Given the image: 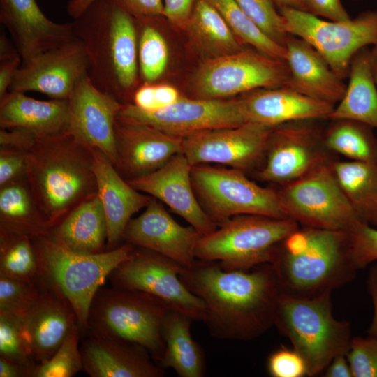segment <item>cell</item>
I'll list each match as a JSON object with an SVG mask.
<instances>
[{
    "mask_svg": "<svg viewBox=\"0 0 377 377\" xmlns=\"http://www.w3.org/2000/svg\"><path fill=\"white\" fill-rule=\"evenodd\" d=\"M0 377H33V371L22 364L0 357Z\"/></svg>",
    "mask_w": 377,
    "mask_h": 377,
    "instance_id": "cell-55",
    "label": "cell"
},
{
    "mask_svg": "<svg viewBox=\"0 0 377 377\" xmlns=\"http://www.w3.org/2000/svg\"><path fill=\"white\" fill-rule=\"evenodd\" d=\"M371 67L374 82L377 85V46L371 49Z\"/></svg>",
    "mask_w": 377,
    "mask_h": 377,
    "instance_id": "cell-59",
    "label": "cell"
},
{
    "mask_svg": "<svg viewBox=\"0 0 377 377\" xmlns=\"http://www.w3.org/2000/svg\"><path fill=\"white\" fill-rule=\"evenodd\" d=\"M234 1L263 32L284 46L288 34L284 31L282 15L270 0Z\"/></svg>",
    "mask_w": 377,
    "mask_h": 377,
    "instance_id": "cell-41",
    "label": "cell"
},
{
    "mask_svg": "<svg viewBox=\"0 0 377 377\" xmlns=\"http://www.w3.org/2000/svg\"><path fill=\"white\" fill-rule=\"evenodd\" d=\"M191 177L200 206L218 227L237 215L287 218L277 191L259 186L242 170L202 164L192 166Z\"/></svg>",
    "mask_w": 377,
    "mask_h": 377,
    "instance_id": "cell-9",
    "label": "cell"
},
{
    "mask_svg": "<svg viewBox=\"0 0 377 377\" xmlns=\"http://www.w3.org/2000/svg\"><path fill=\"white\" fill-rule=\"evenodd\" d=\"M267 369L272 377L308 376V369L304 358L293 348L283 346L269 355Z\"/></svg>",
    "mask_w": 377,
    "mask_h": 377,
    "instance_id": "cell-46",
    "label": "cell"
},
{
    "mask_svg": "<svg viewBox=\"0 0 377 377\" xmlns=\"http://www.w3.org/2000/svg\"><path fill=\"white\" fill-rule=\"evenodd\" d=\"M22 64L20 55L0 61V99L9 92L14 75Z\"/></svg>",
    "mask_w": 377,
    "mask_h": 377,
    "instance_id": "cell-52",
    "label": "cell"
},
{
    "mask_svg": "<svg viewBox=\"0 0 377 377\" xmlns=\"http://www.w3.org/2000/svg\"><path fill=\"white\" fill-rule=\"evenodd\" d=\"M0 22L8 31L22 64L77 38L72 22L51 20L36 0H0Z\"/></svg>",
    "mask_w": 377,
    "mask_h": 377,
    "instance_id": "cell-23",
    "label": "cell"
},
{
    "mask_svg": "<svg viewBox=\"0 0 377 377\" xmlns=\"http://www.w3.org/2000/svg\"><path fill=\"white\" fill-rule=\"evenodd\" d=\"M317 121L300 119L273 127L257 178L283 186L331 163L334 159Z\"/></svg>",
    "mask_w": 377,
    "mask_h": 377,
    "instance_id": "cell-13",
    "label": "cell"
},
{
    "mask_svg": "<svg viewBox=\"0 0 377 377\" xmlns=\"http://www.w3.org/2000/svg\"><path fill=\"white\" fill-rule=\"evenodd\" d=\"M331 165L339 186L360 219L368 223L377 210V163L334 159Z\"/></svg>",
    "mask_w": 377,
    "mask_h": 377,
    "instance_id": "cell-34",
    "label": "cell"
},
{
    "mask_svg": "<svg viewBox=\"0 0 377 377\" xmlns=\"http://www.w3.org/2000/svg\"><path fill=\"white\" fill-rule=\"evenodd\" d=\"M278 9L290 8L306 11L304 0H270Z\"/></svg>",
    "mask_w": 377,
    "mask_h": 377,
    "instance_id": "cell-58",
    "label": "cell"
},
{
    "mask_svg": "<svg viewBox=\"0 0 377 377\" xmlns=\"http://www.w3.org/2000/svg\"><path fill=\"white\" fill-rule=\"evenodd\" d=\"M0 228L27 235L31 239L46 236L51 229L26 177L0 186Z\"/></svg>",
    "mask_w": 377,
    "mask_h": 377,
    "instance_id": "cell-32",
    "label": "cell"
},
{
    "mask_svg": "<svg viewBox=\"0 0 377 377\" xmlns=\"http://www.w3.org/2000/svg\"><path fill=\"white\" fill-rule=\"evenodd\" d=\"M272 128L246 122L198 132L183 138L182 153L192 166L216 163L246 173L263 161Z\"/></svg>",
    "mask_w": 377,
    "mask_h": 377,
    "instance_id": "cell-16",
    "label": "cell"
},
{
    "mask_svg": "<svg viewBox=\"0 0 377 377\" xmlns=\"http://www.w3.org/2000/svg\"><path fill=\"white\" fill-rule=\"evenodd\" d=\"M170 309L160 298L145 292L101 286L90 304L86 336L137 343L160 365L165 350L163 327Z\"/></svg>",
    "mask_w": 377,
    "mask_h": 377,
    "instance_id": "cell-6",
    "label": "cell"
},
{
    "mask_svg": "<svg viewBox=\"0 0 377 377\" xmlns=\"http://www.w3.org/2000/svg\"><path fill=\"white\" fill-rule=\"evenodd\" d=\"M68 100L40 101L9 91L0 99V128L19 129L36 138L66 131Z\"/></svg>",
    "mask_w": 377,
    "mask_h": 377,
    "instance_id": "cell-28",
    "label": "cell"
},
{
    "mask_svg": "<svg viewBox=\"0 0 377 377\" xmlns=\"http://www.w3.org/2000/svg\"><path fill=\"white\" fill-rule=\"evenodd\" d=\"M39 267L32 239L0 228V276L36 281Z\"/></svg>",
    "mask_w": 377,
    "mask_h": 377,
    "instance_id": "cell-36",
    "label": "cell"
},
{
    "mask_svg": "<svg viewBox=\"0 0 377 377\" xmlns=\"http://www.w3.org/2000/svg\"><path fill=\"white\" fill-rule=\"evenodd\" d=\"M180 97L170 85L144 83L135 91L131 103L145 111H156L172 105Z\"/></svg>",
    "mask_w": 377,
    "mask_h": 377,
    "instance_id": "cell-45",
    "label": "cell"
},
{
    "mask_svg": "<svg viewBox=\"0 0 377 377\" xmlns=\"http://www.w3.org/2000/svg\"><path fill=\"white\" fill-rule=\"evenodd\" d=\"M81 336L79 326L76 324L54 355L36 364L33 377H72L82 371L79 346Z\"/></svg>",
    "mask_w": 377,
    "mask_h": 377,
    "instance_id": "cell-39",
    "label": "cell"
},
{
    "mask_svg": "<svg viewBox=\"0 0 377 377\" xmlns=\"http://www.w3.org/2000/svg\"><path fill=\"white\" fill-rule=\"evenodd\" d=\"M89 65L84 47L76 38L22 64L9 91H36L51 99L68 100L78 81L87 74Z\"/></svg>",
    "mask_w": 377,
    "mask_h": 377,
    "instance_id": "cell-17",
    "label": "cell"
},
{
    "mask_svg": "<svg viewBox=\"0 0 377 377\" xmlns=\"http://www.w3.org/2000/svg\"><path fill=\"white\" fill-rule=\"evenodd\" d=\"M27 169V153L0 148V186L24 178Z\"/></svg>",
    "mask_w": 377,
    "mask_h": 377,
    "instance_id": "cell-47",
    "label": "cell"
},
{
    "mask_svg": "<svg viewBox=\"0 0 377 377\" xmlns=\"http://www.w3.org/2000/svg\"><path fill=\"white\" fill-rule=\"evenodd\" d=\"M0 357L34 371L36 362L25 334L22 317L0 313Z\"/></svg>",
    "mask_w": 377,
    "mask_h": 377,
    "instance_id": "cell-40",
    "label": "cell"
},
{
    "mask_svg": "<svg viewBox=\"0 0 377 377\" xmlns=\"http://www.w3.org/2000/svg\"><path fill=\"white\" fill-rule=\"evenodd\" d=\"M368 223L370 224L372 226H374V227L377 228V210L375 212V213L370 218Z\"/></svg>",
    "mask_w": 377,
    "mask_h": 377,
    "instance_id": "cell-60",
    "label": "cell"
},
{
    "mask_svg": "<svg viewBox=\"0 0 377 377\" xmlns=\"http://www.w3.org/2000/svg\"><path fill=\"white\" fill-rule=\"evenodd\" d=\"M332 162L281 186L278 197L286 217L303 227L348 232L362 221L339 186Z\"/></svg>",
    "mask_w": 377,
    "mask_h": 377,
    "instance_id": "cell-11",
    "label": "cell"
},
{
    "mask_svg": "<svg viewBox=\"0 0 377 377\" xmlns=\"http://www.w3.org/2000/svg\"><path fill=\"white\" fill-rule=\"evenodd\" d=\"M72 23L91 82L120 103H132L139 71L135 19L114 0H95Z\"/></svg>",
    "mask_w": 377,
    "mask_h": 377,
    "instance_id": "cell-2",
    "label": "cell"
},
{
    "mask_svg": "<svg viewBox=\"0 0 377 377\" xmlns=\"http://www.w3.org/2000/svg\"><path fill=\"white\" fill-rule=\"evenodd\" d=\"M82 371L91 377H162L161 367L142 346L113 337L87 335L80 346Z\"/></svg>",
    "mask_w": 377,
    "mask_h": 377,
    "instance_id": "cell-24",
    "label": "cell"
},
{
    "mask_svg": "<svg viewBox=\"0 0 377 377\" xmlns=\"http://www.w3.org/2000/svg\"><path fill=\"white\" fill-rule=\"evenodd\" d=\"M95 0H68L66 10L73 20L79 17Z\"/></svg>",
    "mask_w": 377,
    "mask_h": 377,
    "instance_id": "cell-57",
    "label": "cell"
},
{
    "mask_svg": "<svg viewBox=\"0 0 377 377\" xmlns=\"http://www.w3.org/2000/svg\"><path fill=\"white\" fill-rule=\"evenodd\" d=\"M93 168L107 223L105 251H111L121 245L124 230L132 216L145 208L151 197L131 186L109 158L96 149Z\"/></svg>",
    "mask_w": 377,
    "mask_h": 377,
    "instance_id": "cell-25",
    "label": "cell"
},
{
    "mask_svg": "<svg viewBox=\"0 0 377 377\" xmlns=\"http://www.w3.org/2000/svg\"><path fill=\"white\" fill-rule=\"evenodd\" d=\"M46 237L76 253L96 254L105 251L107 223L98 193L52 227Z\"/></svg>",
    "mask_w": 377,
    "mask_h": 377,
    "instance_id": "cell-29",
    "label": "cell"
},
{
    "mask_svg": "<svg viewBox=\"0 0 377 377\" xmlns=\"http://www.w3.org/2000/svg\"><path fill=\"white\" fill-rule=\"evenodd\" d=\"M248 122L273 128L300 119H328L334 105L287 86L260 88L240 97Z\"/></svg>",
    "mask_w": 377,
    "mask_h": 377,
    "instance_id": "cell-27",
    "label": "cell"
},
{
    "mask_svg": "<svg viewBox=\"0 0 377 377\" xmlns=\"http://www.w3.org/2000/svg\"><path fill=\"white\" fill-rule=\"evenodd\" d=\"M182 266L154 251L134 246L130 256L109 274L114 287L145 292L165 302L193 320H203L205 304L181 281Z\"/></svg>",
    "mask_w": 377,
    "mask_h": 377,
    "instance_id": "cell-14",
    "label": "cell"
},
{
    "mask_svg": "<svg viewBox=\"0 0 377 377\" xmlns=\"http://www.w3.org/2000/svg\"><path fill=\"white\" fill-rule=\"evenodd\" d=\"M40 292L22 317L24 329L37 364L50 359L77 323L75 310L61 290L39 278Z\"/></svg>",
    "mask_w": 377,
    "mask_h": 377,
    "instance_id": "cell-22",
    "label": "cell"
},
{
    "mask_svg": "<svg viewBox=\"0 0 377 377\" xmlns=\"http://www.w3.org/2000/svg\"><path fill=\"white\" fill-rule=\"evenodd\" d=\"M121 103L98 89L87 74L77 83L68 99L66 131L116 161L114 124Z\"/></svg>",
    "mask_w": 377,
    "mask_h": 377,
    "instance_id": "cell-18",
    "label": "cell"
},
{
    "mask_svg": "<svg viewBox=\"0 0 377 377\" xmlns=\"http://www.w3.org/2000/svg\"><path fill=\"white\" fill-rule=\"evenodd\" d=\"M367 286L373 304V317L369 327L368 335L377 339V261L369 269Z\"/></svg>",
    "mask_w": 377,
    "mask_h": 377,
    "instance_id": "cell-53",
    "label": "cell"
},
{
    "mask_svg": "<svg viewBox=\"0 0 377 377\" xmlns=\"http://www.w3.org/2000/svg\"><path fill=\"white\" fill-rule=\"evenodd\" d=\"M116 170L126 180L149 175L182 152L183 138L152 126L117 118Z\"/></svg>",
    "mask_w": 377,
    "mask_h": 377,
    "instance_id": "cell-19",
    "label": "cell"
},
{
    "mask_svg": "<svg viewBox=\"0 0 377 377\" xmlns=\"http://www.w3.org/2000/svg\"><path fill=\"white\" fill-rule=\"evenodd\" d=\"M179 276L204 302L202 321L213 337L251 341L274 325L281 290L271 263L226 271L217 262L196 259Z\"/></svg>",
    "mask_w": 377,
    "mask_h": 377,
    "instance_id": "cell-1",
    "label": "cell"
},
{
    "mask_svg": "<svg viewBox=\"0 0 377 377\" xmlns=\"http://www.w3.org/2000/svg\"><path fill=\"white\" fill-rule=\"evenodd\" d=\"M330 121L323 131L324 142L330 152L348 160L377 163V139L371 127L348 119Z\"/></svg>",
    "mask_w": 377,
    "mask_h": 377,
    "instance_id": "cell-35",
    "label": "cell"
},
{
    "mask_svg": "<svg viewBox=\"0 0 377 377\" xmlns=\"http://www.w3.org/2000/svg\"><path fill=\"white\" fill-rule=\"evenodd\" d=\"M353 377H377V339L353 337L346 355Z\"/></svg>",
    "mask_w": 377,
    "mask_h": 377,
    "instance_id": "cell-44",
    "label": "cell"
},
{
    "mask_svg": "<svg viewBox=\"0 0 377 377\" xmlns=\"http://www.w3.org/2000/svg\"><path fill=\"white\" fill-rule=\"evenodd\" d=\"M39 292L37 281L25 282L0 276V313L23 317Z\"/></svg>",
    "mask_w": 377,
    "mask_h": 377,
    "instance_id": "cell-42",
    "label": "cell"
},
{
    "mask_svg": "<svg viewBox=\"0 0 377 377\" xmlns=\"http://www.w3.org/2000/svg\"><path fill=\"white\" fill-rule=\"evenodd\" d=\"M346 91L328 119H348L377 129V89L371 67V48L360 50L352 58Z\"/></svg>",
    "mask_w": 377,
    "mask_h": 377,
    "instance_id": "cell-30",
    "label": "cell"
},
{
    "mask_svg": "<svg viewBox=\"0 0 377 377\" xmlns=\"http://www.w3.org/2000/svg\"><path fill=\"white\" fill-rule=\"evenodd\" d=\"M200 237L193 226L178 223L162 203L151 197L144 212L128 223L123 241L157 252L187 267L196 260L195 249Z\"/></svg>",
    "mask_w": 377,
    "mask_h": 377,
    "instance_id": "cell-20",
    "label": "cell"
},
{
    "mask_svg": "<svg viewBox=\"0 0 377 377\" xmlns=\"http://www.w3.org/2000/svg\"><path fill=\"white\" fill-rule=\"evenodd\" d=\"M17 55H20V54L14 43L7 37L4 31H1L0 34V61L8 59Z\"/></svg>",
    "mask_w": 377,
    "mask_h": 377,
    "instance_id": "cell-56",
    "label": "cell"
},
{
    "mask_svg": "<svg viewBox=\"0 0 377 377\" xmlns=\"http://www.w3.org/2000/svg\"><path fill=\"white\" fill-rule=\"evenodd\" d=\"M279 11L286 33L312 45L343 80L348 77L353 57L363 47L377 46V9L342 21L328 20L295 9Z\"/></svg>",
    "mask_w": 377,
    "mask_h": 377,
    "instance_id": "cell-10",
    "label": "cell"
},
{
    "mask_svg": "<svg viewBox=\"0 0 377 377\" xmlns=\"http://www.w3.org/2000/svg\"><path fill=\"white\" fill-rule=\"evenodd\" d=\"M163 17L172 25L185 28L198 0H163Z\"/></svg>",
    "mask_w": 377,
    "mask_h": 377,
    "instance_id": "cell-50",
    "label": "cell"
},
{
    "mask_svg": "<svg viewBox=\"0 0 377 377\" xmlns=\"http://www.w3.org/2000/svg\"><path fill=\"white\" fill-rule=\"evenodd\" d=\"M135 19L163 17V0H114Z\"/></svg>",
    "mask_w": 377,
    "mask_h": 377,
    "instance_id": "cell-49",
    "label": "cell"
},
{
    "mask_svg": "<svg viewBox=\"0 0 377 377\" xmlns=\"http://www.w3.org/2000/svg\"><path fill=\"white\" fill-rule=\"evenodd\" d=\"M36 138L19 129H0V148L28 153L34 145Z\"/></svg>",
    "mask_w": 377,
    "mask_h": 377,
    "instance_id": "cell-51",
    "label": "cell"
},
{
    "mask_svg": "<svg viewBox=\"0 0 377 377\" xmlns=\"http://www.w3.org/2000/svg\"><path fill=\"white\" fill-rule=\"evenodd\" d=\"M117 118L146 124L181 138L248 122L240 98L226 100L181 96L172 105L156 111L140 110L131 103H122Z\"/></svg>",
    "mask_w": 377,
    "mask_h": 377,
    "instance_id": "cell-15",
    "label": "cell"
},
{
    "mask_svg": "<svg viewBox=\"0 0 377 377\" xmlns=\"http://www.w3.org/2000/svg\"><path fill=\"white\" fill-rule=\"evenodd\" d=\"M185 29L194 43L210 58L244 49L220 13L207 0H198Z\"/></svg>",
    "mask_w": 377,
    "mask_h": 377,
    "instance_id": "cell-33",
    "label": "cell"
},
{
    "mask_svg": "<svg viewBox=\"0 0 377 377\" xmlns=\"http://www.w3.org/2000/svg\"><path fill=\"white\" fill-rule=\"evenodd\" d=\"M93 165L94 149L67 131L36 139L26 178L52 227L98 193Z\"/></svg>",
    "mask_w": 377,
    "mask_h": 377,
    "instance_id": "cell-3",
    "label": "cell"
},
{
    "mask_svg": "<svg viewBox=\"0 0 377 377\" xmlns=\"http://www.w3.org/2000/svg\"><path fill=\"white\" fill-rule=\"evenodd\" d=\"M271 264L281 292L301 297L332 293L352 281L357 272L347 232L309 227L286 238Z\"/></svg>",
    "mask_w": 377,
    "mask_h": 377,
    "instance_id": "cell-4",
    "label": "cell"
},
{
    "mask_svg": "<svg viewBox=\"0 0 377 377\" xmlns=\"http://www.w3.org/2000/svg\"><path fill=\"white\" fill-rule=\"evenodd\" d=\"M347 233L350 260L357 271L377 261V228L359 221Z\"/></svg>",
    "mask_w": 377,
    "mask_h": 377,
    "instance_id": "cell-43",
    "label": "cell"
},
{
    "mask_svg": "<svg viewBox=\"0 0 377 377\" xmlns=\"http://www.w3.org/2000/svg\"><path fill=\"white\" fill-rule=\"evenodd\" d=\"M289 71L287 87L311 98L336 105L346 89L323 56L304 39L288 34L285 41Z\"/></svg>",
    "mask_w": 377,
    "mask_h": 377,
    "instance_id": "cell-26",
    "label": "cell"
},
{
    "mask_svg": "<svg viewBox=\"0 0 377 377\" xmlns=\"http://www.w3.org/2000/svg\"><path fill=\"white\" fill-rule=\"evenodd\" d=\"M191 168L181 152L156 171L126 182L135 189L168 205L202 236L214 231L218 226L197 199L191 182Z\"/></svg>",
    "mask_w": 377,
    "mask_h": 377,
    "instance_id": "cell-21",
    "label": "cell"
},
{
    "mask_svg": "<svg viewBox=\"0 0 377 377\" xmlns=\"http://www.w3.org/2000/svg\"><path fill=\"white\" fill-rule=\"evenodd\" d=\"M353 1H358V0H353Z\"/></svg>",
    "mask_w": 377,
    "mask_h": 377,
    "instance_id": "cell-61",
    "label": "cell"
},
{
    "mask_svg": "<svg viewBox=\"0 0 377 377\" xmlns=\"http://www.w3.org/2000/svg\"><path fill=\"white\" fill-rule=\"evenodd\" d=\"M306 11L313 15L332 21L350 18L341 0H304Z\"/></svg>",
    "mask_w": 377,
    "mask_h": 377,
    "instance_id": "cell-48",
    "label": "cell"
},
{
    "mask_svg": "<svg viewBox=\"0 0 377 377\" xmlns=\"http://www.w3.org/2000/svg\"><path fill=\"white\" fill-rule=\"evenodd\" d=\"M221 15L242 43L270 57L285 61L286 48L268 37L242 11L234 0H207Z\"/></svg>",
    "mask_w": 377,
    "mask_h": 377,
    "instance_id": "cell-37",
    "label": "cell"
},
{
    "mask_svg": "<svg viewBox=\"0 0 377 377\" xmlns=\"http://www.w3.org/2000/svg\"><path fill=\"white\" fill-rule=\"evenodd\" d=\"M274 325L304 358L309 376L325 369L334 357L347 355L353 339L350 324L332 314L331 293L301 297L281 292Z\"/></svg>",
    "mask_w": 377,
    "mask_h": 377,
    "instance_id": "cell-5",
    "label": "cell"
},
{
    "mask_svg": "<svg viewBox=\"0 0 377 377\" xmlns=\"http://www.w3.org/2000/svg\"><path fill=\"white\" fill-rule=\"evenodd\" d=\"M298 228V223L289 218L237 215L201 236L195 256L217 262L226 271H247L272 263L283 241Z\"/></svg>",
    "mask_w": 377,
    "mask_h": 377,
    "instance_id": "cell-8",
    "label": "cell"
},
{
    "mask_svg": "<svg viewBox=\"0 0 377 377\" xmlns=\"http://www.w3.org/2000/svg\"><path fill=\"white\" fill-rule=\"evenodd\" d=\"M193 320L170 309L163 327L165 344L160 365L172 369L180 377H202L205 371V354L191 337Z\"/></svg>",
    "mask_w": 377,
    "mask_h": 377,
    "instance_id": "cell-31",
    "label": "cell"
},
{
    "mask_svg": "<svg viewBox=\"0 0 377 377\" xmlns=\"http://www.w3.org/2000/svg\"><path fill=\"white\" fill-rule=\"evenodd\" d=\"M135 19V18H134ZM154 17L135 19L138 30V59L140 76L151 84L164 73L169 58L166 40L154 24Z\"/></svg>",
    "mask_w": 377,
    "mask_h": 377,
    "instance_id": "cell-38",
    "label": "cell"
},
{
    "mask_svg": "<svg viewBox=\"0 0 377 377\" xmlns=\"http://www.w3.org/2000/svg\"><path fill=\"white\" fill-rule=\"evenodd\" d=\"M288 80L284 61L243 49L203 62L193 76L191 91L196 98L223 99L260 88L286 86Z\"/></svg>",
    "mask_w": 377,
    "mask_h": 377,
    "instance_id": "cell-12",
    "label": "cell"
},
{
    "mask_svg": "<svg viewBox=\"0 0 377 377\" xmlns=\"http://www.w3.org/2000/svg\"><path fill=\"white\" fill-rule=\"evenodd\" d=\"M326 377H353V373L346 355L334 357L325 369Z\"/></svg>",
    "mask_w": 377,
    "mask_h": 377,
    "instance_id": "cell-54",
    "label": "cell"
},
{
    "mask_svg": "<svg viewBox=\"0 0 377 377\" xmlns=\"http://www.w3.org/2000/svg\"><path fill=\"white\" fill-rule=\"evenodd\" d=\"M38 259V278L57 286L72 304L82 336H86L91 302L109 274L128 258L134 245L125 243L96 254L67 249L46 236L32 239Z\"/></svg>",
    "mask_w": 377,
    "mask_h": 377,
    "instance_id": "cell-7",
    "label": "cell"
}]
</instances>
